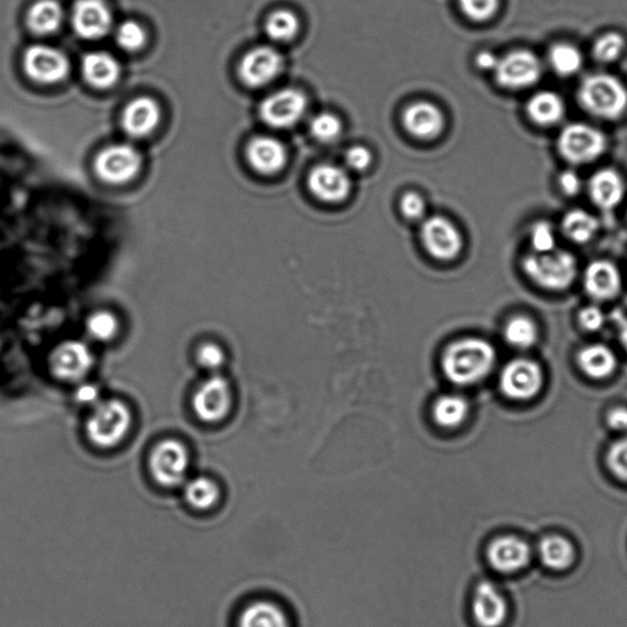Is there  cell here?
I'll use <instances>...</instances> for the list:
<instances>
[{"label": "cell", "instance_id": "cell-30", "mask_svg": "<svg viewBox=\"0 0 627 627\" xmlns=\"http://www.w3.org/2000/svg\"><path fill=\"white\" fill-rule=\"evenodd\" d=\"M238 627H291V624L285 612L276 604L255 602L243 610Z\"/></svg>", "mask_w": 627, "mask_h": 627}, {"label": "cell", "instance_id": "cell-1", "mask_svg": "<svg viewBox=\"0 0 627 627\" xmlns=\"http://www.w3.org/2000/svg\"><path fill=\"white\" fill-rule=\"evenodd\" d=\"M577 102L588 116L603 122H616L627 113V86L610 73H591L581 80Z\"/></svg>", "mask_w": 627, "mask_h": 627}, {"label": "cell", "instance_id": "cell-43", "mask_svg": "<svg viewBox=\"0 0 627 627\" xmlns=\"http://www.w3.org/2000/svg\"><path fill=\"white\" fill-rule=\"evenodd\" d=\"M196 362H198L201 368L210 370V372H216L226 362L225 352L215 343L206 342L196 352Z\"/></svg>", "mask_w": 627, "mask_h": 627}, {"label": "cell", "instance_id": "cell-40", "mask_svg": "<svg viewBox=\"0 0 627 627\" xmlns=\"http://www.w3.org/2000/svg\"><path fill=\"white\" fill-rule=\"evenodd\" d=\"M532 253H548L556 249V232L552 223L537 221L530 230Z\"/></svg>", "mask_w": 627, "mask_h": 627}, {"label": "cell", "instance_id": "cell-4", "mask_svg": "<svg viewBox=\"0 0 627 627\" xmlns=\"http://www.w3.org/2000/svg\"><path fill=\"white\" fill-rule=\"evenodd\" d=\"M608 149V138L592 124H566L556 138V150L572 167L587 166L603 157Z\"/></svg>", "mask_w": 627, "mask_h": 627}, {"label": "cell", "instance_id": "cell-28", "mask_svg": "<svg viewBox=\"0 0 627 627\" xmlns=\"http://www.w3.org/2000/svg\"><path fill=\"white\" fill-rule=\"evenodd\" d=\"M561 233L576 244L590 243L599 230L597 217L583 209H572L561 218Z\"/></svg>", "mask_w": 627, "mask_h": 627}, {"label": "cell", "instance_id": "cell-45", "mask_svg": "<svg viewBox=\"0 0 627 627\" xmlns=\"http://www.w3.org/2000/svg\"><path fill=\"white\" fill-rule=\"evenodd\" d=\"M556 184H558L561 194L569 196V198H575V196L581 194L586 183L582 181L580 174L574 171V169H565V171L559 174Z\"/></svg>", "mask_w": 627, "mask_h": 627}, {"label": "cell", "instance_id": "cell-2", "mask_svg": "<svg viewBox=\"0 0 627 627\" xmlns=\"http://www.w3.org/2000/svg\"><path fill=\"white\" fill-rule=\"evenodd\" d=\"M494 347L482 338L468 337L451 343L443 356L446 378L456 385L467 386L479 383L494 368Z\"/></svg>", "mask_w": 627, "mask_h": 627}, {"label": "cell", "instance_id": "cell-7", "mask_svg": "<svg viewBox=\"0 0 627 627\" xmlns=\"http://www.w3.org/2000/svg\"><path fill=\"white\" fill-rule=\"evenodd\" d=\"M190 466L188 447L177 439L158 443L149 457V470L155 482L165 488L178 487L187 479Z\"/></svg>", "mask_w": 627, "mask_h": 627}, {"label": "cell", "instance_id": "cell-26", "mask_svg": "<svg viewBox=\"0 0 627 627\" xmlns=\"http://www.w3.org/2000/svg\"><path fill=\"white\" fill-rule=\"evenodd\" d=\"M85 79L98 89H107L117 83L121 76V65L111 54L89 53L83 61Z\"/></svg>", "mask_w": 627, "mask_h": 627}, {"label": "cell", "instance_id": "cell-20", "mask_svg": "<svg viewBox=\"0 0 627 627\" xmlns=\"http://www.w3.org/2000/svg\"><path fill=\"white\" fill-rule=\"evenodd\" d=\"M73 26L86 40L105 37L112 26V14L102 0H78L73 10Z\"/></svg>", "mask_w": 627, "mask_h": 627}, {"label": "cell", "instance_id": "cell-34", "mask_svg": "<svg viewBox=\"0 0 627 627\" xmlns=\"http://www.w3.org/2000/svg\"><path fill=\"white\" fill-rule=\"evenodd\" d=\"M184 498L193 509L207 511L214 509L218 504L221 499V490L214 479L196 477L185 484Z\"/></svg>", "mask_w": 627, "mask_h": 627}, {"label": "cell", "instance_id": "cell-49", "mask_svg": "<svg viewBox=\"0 0 627 627\" xmlns=\"http://www.w3.org/2000/svg\"><path fill=\"white\" fill-rule=\"evenodd\" d=\"M76 401L83 403V405H94L96 406L98 402V398H100V389L94 384H84L76 390L75 394Z\"/></svg>", "mask_w": 627, "mask_h": 627}, {"label": "cell", "instance_id": "cell-13", "mask_svg": "<svg viewBox=\"0 0 627 627\" xmlns=\"http://www.w3.org/2000/svg\"><path fill=\"white\" fill-rule=\"evenodd\" d=\"M421 237L424 248L436 260L451 261L461 253V233L443 216L427 218L422 225Z\"/></svg>", "mask_w": 627, "mask_h": 627}, {"label": "cell", "instance_id": "cell-33", "mask_svg": "<svg viewBox=\"0 0 627 627\" xmlns=\"http://www.w3.org/2000/svg\"><path fill=\"white\" fill-rule=\"evenodd\" d=\"M62 21L63 10L56 0H40L32 5L27 14V23L36 34H53L61 27Z\"/></svg>", "mask_w": 627, "mask_h": 627}, {"label": "cell", "instance_id": "cell-15", "mask_svg": "<svg viewBox=\"0 0 627 627\" xmlns=\"http://www.w3.org/2000/svg\"><path fill=\"white\" fill-rule=\"evenodd\" d=\"M283 57L272 47H256L245 54L239 65V76L249 87H263L274 81L282 73Z\"/></svg>", "mask_w": 627, "mask_h": 627}, {"label": "cell", "instance_id": "cell-25", "mask_svg": "<svg viewBox=\"0 0 627 627\" xmlns=\"http://www.w3.org/2000/svg\"><path fill=\"white\" fill-rule=\"evenodd\" d=\"M161 119V109L150 97H139L130 102L123 113V128L134 138H143L154 132Z\"/></svg>", "mask_w": 627, "mask_h": 627}, {"label": "cell", "instance_id": "cell-46", "mask_svg": "<svg viewBox=\"0 0 627 627\" xmlns=\"http://www.w3.org/2000/svg\"><path fill=\"white\" fill-rule=\"evenodd\" d=\"M345 162L352 171L363 172L372 163V154H370L367 147L353 146L350 150H347Z\"/></svg>", "mask_w": 627, "mask_h": 627}, {"label": "cell", "instance_id": "cell-44", "mask_svg": "<svg viewBox=\"0 0 627 627\" xmlns=\"http://www.w3.org/2000/svg\"><path fill=\"white\" fill-rule=\"evenodd\" d=\"M607 462L610 471L627 482V436L610 446Z\"/></svg>", "mask_w": 627, "mask_h": 627}, {"label": "cell", "instance_id": "cell-32", "mask_svg": "<svg viewBox=\"0 0 627 627\" xmlns=\"http://www.w3.org/2000/svg\"><path fill=\"white\" fill-rule=\"evenodd\" d=\"M470 406L465 397L457 394L440 396L433 407L436 424L447 429H454L466 421Z\"/></svg>", "mask_w": 627, "mask_h": 627}, {"label": "cell", "instance_id": "cell-24", "mask_svg": "<svg viewBox=\"0 0 627 627\" xmlns=\"http://www.w3.org/2000/svg\"><path fill=\"white\" fill-rule=\"evenodd\" d=\"M526 116L537 127H556L566 116L565 101L555 91L534 92L526 102Z\"/></svg>", "mask_w": 627, "mask_h": 627}, {"label": "cell", "instance_id": "cell-8", "mask_svg": "<svg viewBox=\"0 0 627 627\" xmlns=\"http://www.w3.org/2000/svg\"><path fill=\"white\" fill-rule=\"evenodd\" d=\"M95 357L84 341L70 340L61 343L49 354L48 365L53 376L59 380L80 381L94 367Z\"/></svg>", "mask_w": 627, "mask_h": 627}, {"label": "cell", "instance_id": "cell-31", "mask_svg": "<svg viewBox=\"0 0 627 627\" xmlns=\"http://www.w3.org/2000/svg\"><path fill=\"white\" fill-rule=\"evenodd\" d=\"M539 558L549 569L561 571L570 567L575 560V548L569 539L549 536L542 539L538 547Z\"/></svg>", "mask_w": 627, "mask_h": 627}, {"label": "cell", "instance_id": "cell-19", "mask_svg": "<svg viewBox=\"0 0 627 627\" xmlns=\"http://www.w3.org/2000/svg\"><path fill=\"white\" fill-rule=\"evenodd\" d=\"M507 603L504 594L495 583L482 581L474 591L472 613L481 627H500L507 618Z\"/></svg>", "mask_w": 627, "mask_h": 627}, {"label": "cell", "instance_id": "cell-9", "mask_svg": "<svg viewBox=\"0 0 627 627\" xmlns=\"http://www.w3.org/2000/svg\"><path fill=\"white\" fill-rule=\"evenodd\" d=\"M231 385L223 376L214 374L198 387L193 396V410L201 422L223 421L232 408Z\"/></svg>", "mask_w": 627, "mask_h": 627}, {"label": "cell", "instance_id": "cell-41", "mask_svg": "<svg viewBox=\"0 0 627 627\" xmlns=\"http://www.w3.org/2000/svg\"><path fill=\"white\" fill-rule=\"evenodd\" d=\"M463 13L476 23H485L498 13L500 0H459Z\"/></svg>", "mask_w": 627, "mask_h": 627}, {"label": "cell", "instance_id": "cell-42", "mask_svg": "<svg viewBox=\"0 0 627 627\" xmlns=\"http://www.w3.org/2000/svg\"><path fill=\"white\" fill-rule=\"evenodd\" d=\"M116 38L119 47L128 52H135L145 45L146 34L143 27L138 23L125 21V23L119 25Z\"/></svg>", "mask_w": 627, "mask_h": 627}, {"label": "cell", "instance_id": "cell-37", "mask_svg": "<svg viewBox=\"0 0 627 627\" xmlns=\"http://www.w3.org/2000/svg\"><path fill=\"white\" fill-rule=\"evenodd\" d=\"M505 341L512 347L527 350L536 345L538 340V327L526 316H516L506 324L504 329Z\"/></svg>", "mask_w": 627, "mask_h": 627}, {"label": "cell", "instance_id": "cell-16", "mask_svg": "<svg viewBox=\"0 0 627 627\" xmlns=\"http://www.w3.org/2000/svg\"><path fill=\"white\" fill-rule=\"evenodd\" d=\"M585 189L591 203L604 212L623 204L626 195L624 177L614 168L598 169L586 182Z\"/></svg>", "mask_w": 627, "mask_h": 627}, {"label": "cell", "instance_id": "cell-3", "mask_svg": "<svg viewBox=\"0 0 627 627\" xmlns=\"http://www.w3.org/2000/svg\"><path fill=\"white\" fill-rule=\"evenodd\" d=\"M133 414L118 398L100 401L86 421L87 438L100 449H112L122 443L132 429Z\"/></svg>", "mask_w": 627, "mask_h": 627}, {"label": "cell", "instance_id": "cell-50", "mask_svg": "<svg viewBox=\"0 0 627 627\" xmlns=\"http://www.w3.org/2000/svg\"><path fill=\"white\" fill-rule=\"evenodd\" d=\"M607 421L610 428L619 430V432H625V430H627V408H613V410L608 414Z\"/></svg>", "mask_w": 627, "mask_h": 627}, {"label": "cell", "instance_id": "cell-17", "mask_svg": "<svg viewBox=\"0 0 627 627\" xmlns=\"http://www.w3.org/2000/svg\"><path fill=\"white\" fill-rule=\"evenodd\" d=\"M310 192L324 203H341L351 193V178L345 169L335 165H319L309 174Z\"/></svg>", "mask_w": 627, "mask_h": 627}, {"label": "cell", "instance_id": "cell-18", "mask_svg": "<svg viewBox=\"0 0 627 627\" xmlns=\"http://www.w3.org/2000/svg\"><path fill=\"white\" fill-rule=\"evenodd\" d=\"M487 559L501 574H514L530 563L531 548L519 537L503 536L489 544Z\"/></svg>", "mask_w": 627, "mask_h": 627}, {"label": "cell", "instance_id": "cell-52", "mask_svg": "<svg viewBox=\"0 0 627 627\" xmlns=\"http://www.w3.org/2000/svg\"><path fill=\"white\" fill-rule=\"evenodd\" d=\"M619 320V336L621 345L625 348L627 352V319L620 318Z\"/></svg>", "mask_w": 627, "mask_h": 627}, {"label": "cell", "instance_id": "cell-39", "mask_svg": "<svg viewBox=\"0 0 627 627\" xmlns=\"http://www.w3.org/2000/svg\"><path fill=\"white\" fill-rule=\"evenodd\" d=\"M310 133L320 143H334L342 133V123L335 114L324 112L318 114L310 123Z\"/></svg>", "mask_w": 627, "mask_h": 627}, {"label": "cell", "instance_id": "cell-27", "mask_svg": "<svg viewBox=\"0 0 627 627\" xmlns=\"http://www.w3.org/2000/svg\"><path fill=\"white\" fill-rule=\"evenodd\" d=\"M547 65L560 78H572L582 72L585 57L574 43L559 41L549 47Z\"/></svg>", "mask_w": 627, "mask_h": 627}, {"label": "cell", "instance_id": "cell-23", "mask_svg": "<svg viewBox=\"0 0 627 627\" xmlns=\"http://www.w3.org/2000/svg\"><path fill=\"white\" fill-rule=\"evenodd\" d=\"M403 125L407 132L421 140L436 138L443 132V112L430 102H416L403 113Z\"/></svg>", "mask_w": 627, "mask_h": 627}, {"label": "cell", "instance_id": "cell-6", "mask_svg": "<svg viewBox=\"0 0 627 627\" xmlns=\"http://www.w3.org/2000/svg\"><path fill=\"white\" fill-rule=\"evenodd\" d=\"M495 81L509 91L531 89L543 78L544 63L530 49H514L499 57L494 69Z\"/></svg>", "mask_w": 627, "mask_h": 627}, {"label": "cell", "instance_id": "cell-5", "mask_svg": "<svg viewBox=\"0 0 627 627\" xmlns=\"http://www.w3.org/2000/svg\"><path fill=\"white\" fill-rule=\"evenodd\" d=\"M522 267L531 281L548 291L566 290L577 275L575 256L558 248L553 252L528 254Z\"/></svg>", "mask_w": 627, "mask_h": 627}, {"label": "cell", "instance_id": "cell-11", "mask_svg": "<svg viewBox=\"0 0 627 627\" xmlns=\"http://www.w3.org/2000/svg\"><path fill=\"white\" fill-rule=\"evenodd\" d=\"M308 101L303 92L285 89L266 97L260 105V117L269 127L291 128L304 117Z\"/></svg>", "mask_w": 627, "mask_h": 627}, {"label": "cell", "instance_id": "cell-36", "mask_svg": "<svg viewBox=\"0 0 627 627\" xmlns=\"http://www.w3.org/2000/svg\"><path fill=\"white\" fill-rule=\"evenodd\" d=\"M301 24L296 14L282 9L272 13L266 20L265 30L272 41L286 43L298 35Z\"/></svg>", "mask_w": 627, "mask_h": 627}, {"label": "cell", "instance_id": "cell-38", "mask_svg": "<svg viewBox=\"0 0 627 627\" xmlns=\"http://www.w3.org/2000/svg\"><path fill=\"white\" fill-rule=\"evenodd\" d=\"M86 332L92 340L108 342L114 340L119 332V321L116 315L108 310L92 313L86 321Z\"/></svg>", "mask_w": 627, "mask_h": 627}, {"label": "cell", "instance_id": "cell-22", "mask_svg": "<svg viewBox=\"0 0 627 627\" xmlns=\"http://www.w3.org/2000/svg\"><path fill=\"white\" fill-rule=\"evenodd\" d=\"M583 286L588 296L596 301H609L621 290V276L614 264L607 260L593 261L587 266Z\"/></svg>", "mask_w": 627, "mask_h": 627}, {"label": "cell", "instance_id": "cell-21", "mask_svg": "<svg viewBox=\"0 0 627 627\" xmlns=\"http://www.w3.org/2000/svg\"><path fill=\"white\" fill-rule=\"evenodd\" d=\"M247 157L255 171L265 176L276 174L286 166V146L271 136H256L247 147Z\"/></svg>", "mask_w": 627, "mask_h": 627}, {"label": "cell", "instance_id": "cell-35", "mask_svg": "<svg viewBox=\"0 0 627 627\" xmlns=\"http://www.w3.org/2000/svg\"><path fill=\"white\" fill-rule=\"evenodd\" d=\"M627 42L623 34L616 31L604 32L594 40L591 54L594 61L602 65H609L619 61L624 56Z\"/></svg>", "mask_w": 627, "mask_h": 627}, {"label": "cell", "instance_id": "cell-29", "mask_svg": "<svg viewBox=\"0 0 627 627\" xmlns=\"http://www.w3.org/2000/svg\"><path fill=\"white\" fill-rule=\"evenodd\" d=\"M583 373L592 379L602 380L612 375L616 369V357L609 347L591 345L583 348L577 357Z\"/></svg>", "mask_w": 627, "mask_h": 627}, {"label": "cell", "instance_id": "cell-51", "mask_svg": "<svg viewBox=\"0 0 627 627\" xmlns=\"http://www.w3.org/2000/svg\"><path fill=\"white\" fill-rule=\"evenodd\" d=\"M499 57L490 51H482L477 54L476 64L477 67L484 72H494L496 64H498Z\"/></svg>", "mask_w": 627, "mask_h": 627}, {"label": "cell", "instance_id": "cell-12", "mask_svg": "<svg viewBox=\"0 0 627 627\" xmlns=\"http://www.w3.org/2000/svg\"><path fill=\"white\" fill-rule=\"evenodd\" d=\"M95 168L103 181L125 183L139 173L141 156L135 147L127 144L108 146L96 157Z\"/></svg>", "mask_w": 627, "mask_h": 627}, {"label": "cell", "instance_id": "cell-10", "mask_svg": "<svg viewBox=\"0 0 627 627\" xmlns=\"http://www.w3.org/2000/svg\"><path fill=\"white\" fill-rule=\"evenodd\" d=\"M544 383L543 370L530 359L519 358L507 363L500 374V390L510 400H531Z\"/></svg>", "mask_w": 627, "mask_h": 627}, {"label": "cell", "instance_id": "cell-47", "mask_svg": "<svg viewBox=\"0 0 627 627\" xmlns=\"http://www.w3.org/2000/svg\"><path fill=\"white\" fill-rule=\"evenodd\" d=\"M401 210L402 214L410 220H421L425 215L424 200L417 193H406L401 199Z\"/></svg>", "mask_w": 627, "mask_h": 627}, {"label": "cell", "instance_id": "cell-48", "mask_svg": "<svg viewBox=\"0 0 627 627\" xmlns=\"http://www.w3.org/2000/svg\"><path fill=\"white\" fill-rule=\"evenodd\" d=\"M579 321L583 329L591 332L599 331L605 323V315L597 305H588L581 310Z\"/></svg>", "mask_w": 627, "mask_h": 627}, {"label": "cell", "instance_id": "cell-14", "mask_svg": "<svg viewBox=\"0 0 627 627\" xmlns=\"http://www.w3.org/2000/svg\"><path fill=\"white\" fill-rule=\"evenodd\" d=\"M27 75L37 83L54 84L67 78L70 64L61 51L49 46H32L24 57Z\"/></svg>", "mask_w": 627, "mask_h": 627}]
</instances>
